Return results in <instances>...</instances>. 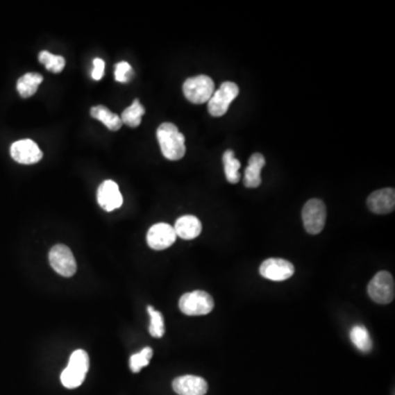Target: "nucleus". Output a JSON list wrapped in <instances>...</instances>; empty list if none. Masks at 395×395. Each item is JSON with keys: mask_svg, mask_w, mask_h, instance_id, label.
Returning a JSON list of instances; mask_svg holds the SVG:
<instances>
[{"mask_svg": "<svg viewBox=\"0 0 395 395\" xmlns=\"http://www.w3.org/2000/svg\"><path fill=\"white\" fill-rule=\"evenodd\" d=\"M158 140L164 158L179 160L186 154V140L175 124H160L158 128Z\"/></svg>", "mask_w": 395, "mask_h": 395, "instance_id": "f257e3e1", "label": "nucleus"}, {"mask_svg": "<svg viewBox=\"0 0 395 395\" xmlns=\"http://www.w3.org/2000/svg\"><path fill=\"white\" fill-rule=\"evenodd\" d=\"M90 369V357L85 351H74L66 369L60 374V381L67 389H76L83 385Z\"/></svg>", "mask_w": 395, "mask_h": 395, "instance_id": "f03ea898", "label": "nucleus"}, {"mask_svg": "<svg viewBox=\"0 0 395 395\" xmlns=\"http://www.w3.org/2000/svg\"><path fill=\"white\" fill-rule=\"evenodd\" d=\"M185 97L196 105H202L209 101L215 90V83L207 75L190 77L185 81L183 87Z\"/></svg>", "mask_w": 395, "mask_h": 395, "instance_id": "7ed1b4c3", "label": "nucleus"}, {"mask_svg": "<svg viewBox=\"0 0 395 395\" xmlns=\"http://www.w3.org/2000/svg\"><path fill=\"white\" fill-rule=\"evenodd\" d=\"M213 308H215V301L212 296L201 290L185 294L179 300V309L183 314L189 317L209 314Z\"/></svg>", "mask_w": 395, "mask_h": 395, "instance_id": "20e7f679", "label": "nucleus"}, {"mask_svg": "<svg viewBox=\"0 0 395 395\" xmlns=\"http://www.w3.org/2000/svg\"><path fill=\"white\" fill-rule=\"evenodd\" d=\"M238 94H239V88L235 83H232V81L223 83L220 88L213 92L212 97L208 101V110L210 115L215 118L226 115L230 103L235 100Z\"/></svg>", "mask_w": 395, "mask_h": 395, "instance_id": "39448f33", "label": "nucleus"}, {"mask_svg": "<svg viewBox=\"0 0 395 395\" xmlns=\"http://www.w3.org/2000/svg\"><path fill=\"white\" fill-rule=\"evenodd\" d=\"M326 207L319 199H311L306 202L302 210V221L306 232L312 235L321 233L326 223Z\"/></svg>", "mask_w": 395, "mask_h": 395, "instance_id": "423d86ee", "label": "nucleus"}, {"mask_svg": "<svg viewBox=\"0 0 395 395\" xmlns=\"http://www.w3.org/2000/svg\"><path fill=\"white\" fill-rule=\"evenodd\" d=\"M368 294L376 303H391L394 300L395 285L390 272H378L368 285Z\"/></svg>", "mask_w": 395, "mask_h": 395, "instance_id": "0eeeda50", "label": "nucleus"}, {"mask_svg": "<svg viewBox=\"0 0 395 395\" xmlns=\"http://www.w3.org/2000/svg\"><path fill=\"white\" fill-rule=\"evenodd\" d=\"M51 266L58 275L65 278L73 277L76 274L77 264L71 249L58 244L52 247L49 255Z\"/></svg>", "mask_w": 395, "mask_h": 395, "instance_id": "6e6552de", "label": "nucleus"}, {"mask_svg": "<svg viewBox=\"0 0 395 395\" xmlns=\"http://www.w3.org/2000/svg\"><path fill=\"white\" fill-rule=\"evenodd\" d=\"M11 158L19 164L32 165L42 160L43 153L35 142L26 139L17 141L10 147Z\"/></svg>", "mask_w": 395, "mask_h": 395, "instance_id": "1a4fd4ad", "label": "nucleus"}, {"mask_svg": "<svg viewBox=\"0 0 395 395\" xmlns=\"http://www.w3.org/2000/svg\"><path fill=\"white\" fill-rule=\"evenodd\" d=\"M175 230L174 226H169L167 223H158L147 232V244L151 249L154 251H164L171 246L176 242Z\"/></svg>", "mask_w": 395, "mask_h": 395, "instance_id": "9d476101", "label": "nucleus"}, {"mask_svg": "<svg viewBox=\"0 0 395 395\" xmlns=\"http://www.w3.org/2000/svg\"><path fill=\"white\" fill-rule=\"evenodd\" d=\"M294 264L281 258H269L264 260L260 268V275L268 280L285 281L294 276Z\"/></svg>", "mask_w": 395, "mask_h": 395, "instance_id": "9b49d317", "label": "nucleus"}, {"mask_svg": "<svg viewBox=\"0 0 395 395\" xmlns=\"http://www.w3.org/2000/svg\"><path fill=\"white\" fill-rule=\"evenodd\" d=\"M97 201L107 212L119 209L124 203V196L119 190L118 183L112 180L103 181L98 188Z\"/></svg>", "mask_w": 395, "mask_h": 395, "instance_id": "f8f14e48", "label": "nucleus"}, {"mask_svg": "<svg viewBox=\"0 0 395 395\" xmlns=\"http://www.w3.org/2000/svg\"><path fill=\"white\" fill-rule=\"evenodd\" d=\"M367 204L370 211L376 215H387L393 212L395 209L394 189H380L377 192H372L368 196Z\"/></svg>", "mask_w": 395, "mask_h": 395, "instance_id": "ddd939ff", "label": "nucleus"}, {"mask_svg": "<svg viewBox=\"0 0 395 395\" xmlns=\"http://www.w3.org/2000/svg\"><path fill=\"white\" fill-rule=\"evenodd\" d=\"M173 389L178 395H204L208 392V383L203 378L188 374L176 378Z\"/></svg>", "mask_w": 395, "mask_h": 395, "instance_id": "4468645a", "label": "nucleus"}, {"mask_svg": "<svg viewBox=\"0 0 395 395\" xmlns=\"http://www.w3.org/2000/svg\"><path fill=\"white\" fill-rule=\"evenodd\" d=\"M266 165L264 155L255 153L249 160V166L244 173V186L247 188H257L262 185V169Z\"/></svg>", "mask_w": 395, "mask_h": 395, "instance_id": "2eb2a0df", "label": "nucleus"}, {"mask_svg": "<svg viewBox=\"0 0 395 395\" xmlns=\"http://www.w3.org/2000/svg\"><path fill=\"white\" fill-rule=\"evenodd\" d=\"M174 230H175L176 235L183 239L190 241L200 235L202 224L199 219L194 215H183L176 221Z\"/></svg>", "mask_w": 395, "mask_h": 395, "instance_id": "dca6fc26", "label": "nucleus"}, {"mask_svg": "<svg viewBox=\"0 0 395 395\" xmlns=\"http://www.w3.org/2000/svg\"><path fill=\"white\" fill-rule=\"evenodd\" d=\"M90 115H92V118L105 124L111 131H119L124 124L118 115L111 112L108 108L103 107V106L92 107L90 109Z\"/></svg>", "mask_w": 395, "mask_h": 395, "instance_id": "f3484780", "label": "nucleus"}, {"mask_svg": "<svg viewBox=\"0 0 395 395\" xmlns=\"http://www.w3.org/2000/svg\"><path fill=\"white\" fill-rule=\"evenodd\" d=\"M43 81L42 75L37 73L24 74L17 83V90L22 98H30L37 92L40 84Z\"/></svg>", "mask_w": 395, "mask_h": 395, "instance_id": "a211bd4d", "label": "nucleus"}, {"mask_svg": "<svg viewBox=\"0 0 395 395\" xmlns=\"http://www.w3.org/2000/svg\"><path fill=\"white\" fill-rule=\"evenodd\" d=\"M223 165L228 183H237L241 180V174H239L241 162L235 158V153L232 149H228L223 154Z\"/></svg>", "mask_w": 395, "mask_h": 395, "instance_id": "6ab92c4d", "label": "nucleus"}, {"mask_svg": "<svg viewBox=\"0 0 395 395\" xmlns=\"http://www.w3.org/2000/svg\"><path fill=\"white\" fill-rule=\"evenodd\" d=\"M144 115V107L140 103V100L135 99L133 103L122 112L121 121L122 124H126L130 128H137L141 124L142 117Z\"/></svg>", "mask_w": 395, "mask_h": 395, "instance_id": "aec40b11", "label": "nucleus"}, {"mask_svg": "<svg viewBox=\"0 0 395 395\" xmlns=\"http://www.w3.org/2000/svg\"><path fill=\"white\" fill-rule=\"evenodd\" d=\"M351 339L356 348L362 353H369L372 349V340L369 332L364 326L356 325L351 332Z\"/></svg>", "mask_w": 395, "mask_h": 395, "instance_id": "412c9836", "label": "nucleus"}, {"mask_svg": "<svg viewBox=\"0 0 395 395\" xmlns=\"http://www.w3.org/2000/svg\"><path fill=\"white\" fill-rule=\"evenodd\" d=\"M40 63H42L45 66L47 71L52 73L58 74L63 71L65 67V58L60 56H54L52 53L47 51H42L39 54Z\"/></svg>", "mask_w": 395, "mask_h": 395, "instance_id": "4be33fe9", "label": "nucleus"}, {"mask_svg": "<svg viewBox=\"0 0 395 395\" xmlns=\"http://www.w3.org/2000/svg\"><path fill=\"white\" fill-rule=\"evenodd\" d=\"M151 324H149V334L155 338H160L165 334V324L164 317L160 312L156 311L152 305L147 306Z\"/></svg>", "mask_w": 395, "mask_h": 395, "instance_id": "5701e85b", "label": "nucleus"}, {"mask_svg": "<svg viewBox=\"0 0 395 395\" xmlns=\"http://www.w3.org/2000/svg\"><path fill=\"white\" fill-rule=\"evenodd\" d=\"M153 357V349L145 347L140 353H134L130 358V368L134 373L141 371L144 367L149 366V362Z\"/></svg>", "mask_w": 395, "mask_h": 395, "instance_id": "b1692460", "label": "nucleus"}, {"mask_svg": "<svg viewBox=\"0 0 395 395\" xmlns=\"http://www.w3.org/2000/svg\"><path fill=\"white\" fill-rule=\"evenodd\" d=\"M133 76L134 71L128 62H120V63L115 65V81H119V83H122V84H126V83L131 81Z\"/></svg>", "mask_w": 395, "mask_h": 395, "instance_id": "393cba45", "label": "nucleus"}, {"mask_svg": "<svg viewBox=\"0 0 395 395\" xmlns=\"http://www.w3.org/2000/svg\"><path fill=\"white\" fill-rule=\"evenodd\" d=\"M105 60L97 58L94 60V69H92V77L94 81H100L105 74Z\"/></svg>", "mask_w": 395, "mask_h": 395, "instance_id": "a878e982", "label": "nucleus"}]
</instances>
